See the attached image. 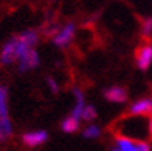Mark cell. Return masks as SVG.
Segmentation results:
<instances>
[{
    "label": "cell",
    "mask_w": 152,
    "mask_h": 151,
    "mask_svg": "<svg viewBox=\"0 0 152 151\" xmlns=\"http://www.w3.org/2000/svg\"><path fill=\"white\" fill-rule=\"evenodd\" d=\"M39 62H40V59H39L37 51H35V49L29 51L28 54H25L19 60V69H20V73H25V71H29V69L35 68V66L39 65Z\"/></svg>",
    "instance_id": "4"
},
{
    "label": "cell",
    "mask_w": 152,
    "mask_h": 151,
    "mask_svg": "<svg viewBox=\"0 0 152 151\" xmlns=\"http://www.w3.org/2000/svg\"><path fill=\"white\" fill-rule=\"evenodd\" d=\"M111 151H120L118 148H114V150H111Z\"/></svg>",
    "instance_id": "18"
},
{
    "label": "cell",
    "mask_w": 152,
    "mask_h": 151,
    "mask_svg": "<svg viewBox=\"0 0 152 151\" xmlns=\"http://www.w3.org/2000/svg\"><path fill=\"white\" fill-rule=\"evenodd\" d=\"M141 32L145 35L152 34V17H146V19L141 22Z\"/></svg>",
    "instance_id": "15"
},
{
    "label": "cell",
    "mask_w": 152,
    "mask_h": 151,
    "mask_svg": "<svg viewBox=\"0 0 152 151\" xmlns=\"http://www.w3.org/2000/svg\"><path fill=\"white\" fill-rule=\"evenodd\" d=\"M11 134H12L11 120H0V144L10 139Z\"/></svg>",
    "instance_id": "12"
},
{
    "label": "cell",
    "mask_w": 152,
    "mask_h": 151,
    "mask_svg": "<svg viewBox=\"0 0 152 151\" xmlns=\"http://www.w3.org/2000/svg\"><path fill=\"white\" fill-rule=\"evenodd\" d=\"M104 97L108 99L109 102H115V103H123L128 100V93L124 88L121 86H112V88H108L104 91Z\"/></svg>",
    "instance_id": "7"
},
{
    "label": "cell",
    "mask_w": 152,
    "mask_h": 151,
    "mask_svg": "<svg viewBox=\"0 0 152 151\" xmlns=\"http://www.w3.org/2000/svg\"><path fill=\"white\" fill-rule=\"evenodd\" d=\"M74 35H75V25L74 23H65L58 26L57 32L54 34V37H52V42H54V45L58 46V48H66L68 45H71V42L74 40Z\"/></svg>",
    "instance_id": "1"
},
{
    "label": "cell",
    "mask_w": 152,
    "mask_h": 151,
    "mask_svg": "<svg viewBox=\"0 0 152 151\" xmlns=\"http://www.w3.org/2000/svg\"><path fill=\"white\" fill-rule=\"evenodd\" d=\"M74 97H75V105H74V110H72V114L71 116L82 120V113L85 110V96L82 93V90H78V88H74Z\"/></svg>",
    "instance_id": "9"
},
{
    "label": "cell",
    "mask_w": 152,
    "mask_h": 151,
    "mask_svg": "<svg viewBox=\"0 0 152 151\" xmlns=\"http://www.w3.org/2000/svg\"><path fill=\"white\" fill-rule=\"evenodd\" d=\"M0 120H10V113H8V91L2 85H0Z\"/></svg>",
    "instance_id": "10"
},
{
    "label": "cell",
    "mask_w": 152,
    "mask_h": 151,
    "mask_svg": "<svg viewBox=\"0 0 152 151\" xmlns=\"http://www.w3.org/2000/svg\"><path fill=\"white\" fill-rule=\"evenodd\" d=\"M14 60H17L15 59V45H14V39L11 37L3 45L2 51H0V62H2L3 65H10Z\"/></svg>",
    "instance_id": "6"
},
{
    "label": "cell",
    "mask_w": 152,
    "mask_h": 151,
    "mask_svg": "<svg viewBox=\"0 0 152 151\" xmlns=\"http://www.w3.org/2000/svg\"><path fill=\"white\" fill-rule=\"evenodd\" d=\"M80 127V120L72 117V116H69L66 117L63 122H61V130H63L65 133H75Z\"/></svg>",
    "instance_id": "11"
},
{
    "label": "cell",
    "mask_w": 152,
    "mask_h": 151,
    "mask_svg": "<svg viewBox=\"0 0 152 151\" xmlns=\"http://www.w3.org/2000/svg\"><path fill=\"white\" fill-rule=\"evenodd\" d=\"M152 113V100L151 99H140L135 103H132L129 108V114L132 116H146Z\"/></svg>",
    "instance_id": "5"
},
{
    "label": "cell",
    "mask_w": 152,
    "mask_h": 151,
    "mask_svg": "<svg viewBox=\"0 0 152 151\" xmlns=\"http://www.w3.org/2000/svg\"><path fill=\"white\" fill-rule=\"evenodd\" d=\"M95 117H97L95 108H94L92 105H86L85 110H83V113H82V120H85V122H92V120H95Z\"/></svg>",
    "instance_id": "13"
},
{
    "label": "cell",
    "mask_w": 152,
    "mask_h": 151,
    "mask_svg": "<svg viewBox=\"0 0 152 151\" xmlns=\"http://www.w3.org/2000/svg\"><path fill=\"white\" fill-rule=\"evenodd\" d=\"M135 60H137V65L140 69L146 71L151 63H152V45L151 43H145L137 48L135 51Z\"/></svg>",
    "instance_id": "2"
},
{
    "label": "cell",
    "mask_w": 152,
    "mask_h": 151,
    "mask_svg": "<svg viewBox=\"0 0 152 151\" xmlns=\"http://www.w3.org/2000/svg\"><path fill=\"white\" fill-rule=\"evenodd\" d=\"M83 136L85 137H89V139H95L100 136V128L95 127V125H89L85 131H83Z\"/></svg>",
    "instance_id": "14"
},
{
    "label": "cell",
    "mask_w": 152,
    "mask_h": 151,
    "mask_svg": "<svg viewBox=\"0 0 152 151\" xmlns=\"http://www.w3.org/2000/svg\"><path fill=\"white\" fill-rule=\"evenodd\" d=\"M48 85H49V88H51L52 93H58V85H57V82H56L52 77H48Z\"/></svg>",
    "instance_id": "16"
},
{
    "label": "cell",
    "mask_w": 152,
    "mask_h": 151,
    "mask_svg": "<svg viewBox=\"0 0 152 151\" xmlns=\"http://www.w3.org/2000/svg\"><path fill=\"white\" fill-rule=\"evenodd\" d=\"M23 144L28 147H39L48 140V133L46 131H32L23 134Z\"/></svg>",
    "instance_id": "3"
},
{
    "label": "cell",
    "mask_w": 152,
    "mask_h": 151,
    "mask_svg": "<svg viewBox=\"0 0 152 151\" xmlns=\"http://www.w3.org/2000/svg\"><path fill=\"white\" fill-rule=\"evenodd\" d=\"M115 142H117V148L120 151H137L138 140L132 139V137L117 134V136H115Z\"/></svg>",
    "instance_id": "8"
},
{
    "label": "cell",
    "mask_w": 152,
    "mask_h": 151,
    "mask_svg": "<svg viewBox=\"0 0 152 151\" xmlns=\"http://www.w3.org/2000/svg\"><path fill=\"white\" fill-rule=\"evenodd\" d=\"M149 136L152 137V117H151V120H149Z\"/></svg>",
    "instance_id": "17"
}]
</instances>
